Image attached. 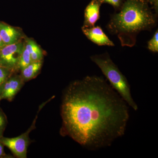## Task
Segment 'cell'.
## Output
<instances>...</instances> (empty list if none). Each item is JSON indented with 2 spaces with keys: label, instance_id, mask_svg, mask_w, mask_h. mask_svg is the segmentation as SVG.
<instances>
[{
  "label": "cell",
  "instance_id": "obj_1",
  "mask_svg": "<svg viewBox=\"0 0 158 158\" xmlns=\"http://www.w3.org/2000/svg\"><path fill=\"white\" fill-rule=\"evenodd\" d=\"M129 107L102 77L74 81L62 95L60 134L90 150L111 146L125 133Z\"/></svg>",
  "mask_w": 158,
  "mask_h": 158
},
{
  "label": "cell",
  "instance_id": "obj_2",
  "mask_svg": "<svg viewBox=\"0 0 158 158\" xmlns=\"http://www.w3.org/2000/svg\"><path fill=\"white\" fill-rule=\"evenodd\" d=\"M119 10L111 15L107 28L117 36L122 46L132 47L139 33L150 31L156 25L158 14L147 0H125Z\"/></svg>",
  "mask_w": 158,
  "mask_h": 158
},
{
  "label": "cell",
  "instance_id": "obj_3",
  "mask_svg": "<svg viewBox=\"0 0 158 158\" xmlns=\"http://www.w3.org/2000/svg\"><path fill=\"white\" fill-rule=\"evenodd\" d=\"M90 59L98 65L110 82V86L129 106L135 111L138 110V106L132 96L131 86L127 79L113 62L108 53L94 55L90 57Z\"/></svg>",
  "mask_w": 158,
  "mask_h": 158
},
{
  "label": "cell",
  "instance_id": "obj_4",
  "mask_svg": "<svg viewBox=\"0 0 158 158\" xmlns=\"http://www.w3.org/2000/svg\"><path fill=\"white\" fill-rule=\"evenodd\" d=\"M37 116V115L31 127L27 131L20 135L11 138H6L3 136L0 138V141L4 144V146L8 148L17 158L27 157V152L30 143L29 134L35 128V125Z\"/></svg>",
  "mask_w": 158,
  "mask_h": 158
},
{
  "label": "cell",
  "instance_id": "obj_5",
  "mask_svg": "<svg viewBox=\"0 0 158 158\" xmlns=\"http://www.w3.org/2000/svg\"><path fill=\"white\" fill-rule=\"evenodd\" d=\"M24 47V41L5 45L0 50V65L14 72L17 70L20 58Z\"/></svg>",
  "mask_w": 158,
  "mask_h": 158
},
{
  "label": "cell",
  "instance_id": "obj_6",
  "mask_svg": "<svg viewBox=\"0 0 158 158\" xmlns=\"http://www.w3.org/2000/svg\"><path fill=\"white\" fill-rule=\"evenodd\" d=\"M24 81L20 75H12L2 85L0 100L5 99L11 101L23 87Z\"/></svg>",
  "mask_w": 158,
  "mask_h": 158
},
{
  "label": "cell",
  "instance_id": "obj_7",
  "mask_svg": "<svg viewBox=\"0 0 158 158\" xmlns=\"http://www.w3.org/2000/svg\"><path fill=\"white\" fill-rule=\"evenodd\" d=\"M83 33L89 40L99 46H114V43L109 39L99 26L91 27H82Z\"/></svg>",
  "mask_w": 158,
  "mask_h": 158
},
{
  "label": "cell",
  "instance_id": "obj_8",
  "mask_svg": "<svg viewBox=\"0 0 158 158\" xmlns=\"http://www.w3.org/2000/svg\"><path fill=\"white\" fill-rule=\"evenodd\" d=\"M0 35L5 45L13 44L22 40L24 36L18 28L0 21Z\"/></svg>",
  "mask_w": 158,
  "mask_h": 158
},
{
  "label": "cell",
  "instance_id": "obj_9",
  "mask_svg": "<svg viewBox=\"0 0 158 158\" xmlns=\"http://www.w3.org/2000/svg\"><path fill=\"white\" fill-rule=\"evenodd\" d=\"M102 3L98 0H92L86 7L85 11V20L83 27H91L99 19L100 9Z\"/></svg>",
  "mask_w": 158,
  "mask_h": 158
},
{
  "label": "cell",
  "instance_id": "obj_10",
  "mask_svg": "<svg viewBox=\"0 0 158 158\" xmlns=\"http://www.w3.org/2000/svg\"><path fill=\"white\" fill-rule=\"evenodd\" d=\"M42 64V60L32 62L22 69L20 75L24 82L27 81L37 76L41 69Z\"/></svg>",
  "mask_w": 158,
  "mask_h": 158
},
{
  "label": "cell",
  "instance_id": "obj_11",
  "mask_svg": "<svg viewBox=\"0 0 158 158\" xmlns=\"http://www.w3.org/2000/svg\"><path fill=\"white\" fill-rule=\"evenodd\" d=\"M24 45L31 54L32 62L42 60L43 53L42 49L34 40L26 38L24 40Z\"/></svg>",
  "mask_w": 158,
  "mask_h": 158
},
{
  "label": "cell",
  "instance_id": "obj_12",
  "mask_svg": "<svg viewBox=\"0 0 158 158\" xmlns=\"http://www.w3.org/2000/svg\"><path fill=\"white\" fill-rule=\"evenodd\" d=\"M32 62L31 54L29 52V51L26 48L24 45L22 53L21 54L19 62L18 64L17 70H21L23 69L31 64Z\"/></svg>",
  "mask_w": 158,
  "mask_h": 158
},
{
  "label": "cell",
  "instance_id": "obj_13",
  "mask_svg": "<svg viewBox=\"0 0 158 158\" xmlns=\"http://www.w3.org/2000/svg\"><path fill=\"white\" fill-rule=\"evenodd\" d=\"M148 48L153 52H158V30H157L152 38L148 42Z\"/></svg>",
  "mask_w": 158,
  "mask_h": 158
},
{
  "label": "cell",
  "instance_id": "obj_14",
  "mask_svg": "<svg viewBox=\"0 0 158 158\" xmlns=\"http://www.w3.org/2000/svg\"><path fill=\"white\" fill-rule=\"evenodd\" d=\"M12 73L13 72L8 69L2 66L0 67V86L7 81Z\"/></svg>",
  "mask_w": 158,
  "mask_h": 158
},
{
  "label": "cell",
  "instance_id": "obj_15",
  "mask_svg": "<svg viewBox=\"0 0 158 158\" xmlns=\"http://www.w3.org/2000/svg\"><path fill=\"white\" fill-rule=\"evenodd\" d=\"M7 123L8 121L6 114L0 108V138L3 136V133L6 129Z\"/></svg>",
  "mask_w": 158,
  "mask_h": 158
},
{
  "label": "cell",
  "instance_id": "obj_16",
  "mask_svg": "<svg viewBox=\"0 0 158 158\" xmlns=\"http://www.w3.org/2000/svg\"><path fill=\"white\" fill-rule=\"evenodd\" d=\"M102 4V3H108L111 5L115 9L119 10L121 8L123 3V0H98Z\"/></svg>",
  "mask_w": 158,
  "mask_h": 158
},
{
  "label": "cell",
  "instance_id": "obj_17",
  "mask_svg": "<svg viewBox=\"0 0 158 158\" xmlns=\"http://www.w3.org/2000/svg\"><path fill=\"white\" fill-rule=\"evenodd\" d=\"M148 3H149L153 6L152 9H154L155 12L158 14V0H147Z\"/></svg>",
  "mask_w": 158,
  "mask_h": 158
},
{
  "label": "cell",
  "instance_id": "obj_18",
  "mask_svg": "<svg viewBox=\"0 0 158 158\" xmlns=\"http://www.w3.org/2000/svg\"><path fill=\"white\" fill-rule=\"evenodd\" d=\"M11 156L6 154L4 151V145L0 141V158H11Z\"/></svg>",
  "mask_w": 158,
  "mask_h": 158
},
{
  "label": "cell",
  "instance_id": "obj_19",
  "mask_svg": "<svg viewBox=\"0 0 158 158\" xmlns=\"http://www.w3.org/2000/svg\"><path fill=\"white\" fill-rule=\"evenodd\" d=\"M5 45L4 42H3L2 40V37H1V35H0V50Z\"/></svg>",
  "mask_w": 158,
  "mask_h": 158
},
{
  "label": "cell",
  "instance_id": "obj_20",
  "mask_svg": "<svg viewBox=\"0 0 158 158\" xmlns=\"http://www.w3.org/2000/svg\"><path fill=\"white\" fill-rule=\"evenodd\" d=\"M2 85H1V86H0V96H1V91H2Z\"/></svg>",
  "mask_w": 158,
  "mask_h": 158
},
{
  "label": "cell",
  "instance_id": "obj_21",
  "mask_svg": "<svg viewBox=\"0 0 158 158\" xmlns=\"http://www.w3.org/2000/svg\"><path fill=\"white\" fill-rule=\"evenodd\" d=\"M1 65H0V67H1Z\"/></svg>",
  "mask_w": 158,
  "mask_h": 158
}]
</instances>
